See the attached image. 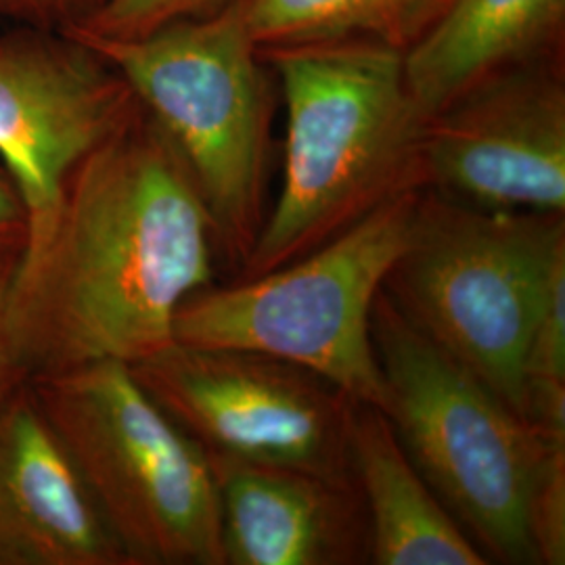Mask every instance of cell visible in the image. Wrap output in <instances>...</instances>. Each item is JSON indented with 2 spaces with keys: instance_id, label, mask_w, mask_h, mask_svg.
<instances>
[{
  "instance_id": "7",
  "label": "cell",
  "mask_w": 565,
  "mask_h": 565,
  "mask_svg": "<svg viewBox=\"0 0 565 565\" xmlns=\"http://www.w3.org/2000/svg\"><path fill=\"white\" fill-rule=\"evenodd\" d=\"M422 189L377 207L340 237L294 263L182 302L174 342L275 356L384 408L373 343V303L406 245Z\"/></svg>"
},
{
  "instance_id": "20",
  "label": "cell",
  "mask_w": 565,
  "mask_h": 565,
  "mask_svg": "<svg viewBox=\"0 0 565 565\" xmlns=\"http://www.w3.org/2000/svg\"><path fill=\"white\" fill-rule=\"evenodd\" d=\"M99 4L102 0H0V9L11 15L61 30L84 20Z\"/></svg>"
},
{
  "instance_id": "10",
  "label": "cell",
  "mask_w": 565,
  "mask_h": 565,
  "mask_svg": "<svg viewBox=\"0 0 565 565\" xmlns=\"http://www.w3.org/2000/svg\"><path fill=\"white\" fill-rule=\"evenodd\" d=\"M424 184L484 210L565 214L564 57L494 74L429 116Z\"/></svg>"
},
{
  "instance_id": "2",
  "label": "cell",
  "mask_w": 565,
  "mask_h": 565,
  "mask_svg": "<svg viewBox=\"0 0 565 565\" xmlns=\"http://www.w3.org/2000/svg\"><path fill=\"white\" fill-rule=\"evenodd\" d=\"M285 102L281 189L235 279L294 263L424 189V114L403 51L373 41L260 49Z\"/></svg>"
},
{
  "instance_id": "11",
  "label": "cell",
  "mask_w": 565,
  "mask_h": 565,
  "mask_svg": "<svg viewBox=\"0 0 565 565\" xmlns=\"http://www.w3.org/2000/svg\"><path fill=\"white\" fill-rule=\"evenodd\" d=\"M0 565H130L23 385L0 408Z\"/></svg>"
},
{
  "instance_id": "16",
  "label": "cell",
  "mask_w": 565,
  "mask_h": 565,
  "mask_svg": "<svg viewBox=\"0 0 565 565\" xmlns=\"http://www.w3.org/2000/svg\"><path fill=\"white\" fill-rule=\"evenodd\" d=\"M522 417L545 440L565 443V264L551 279L525 345Z\"/></svg>"
},
{
  "instance_id": "6",
  "label": "cell",
  "mask_w": 565,
  "mask_h": 565,
  "mask_svg": "<svg viewBox=\"0 0 565 565\" xmlns=\"http://www.w3.org/2000/svg\"><path fill=\"white\" fill-rule=\"evenodd\" d=\"M384 413L406 455L488 564L539 565L527 532L545 440L390 302L373 303Z\"/></svg>"
},
{
  "instance_id": "12",
  "label": "cell",
  "mask_w": 565,
  "mask_h": 565,
  "mask_svg": "<svg viewBox=\"0 0 565 565\" xmlns=\"http://www.w3.org/2000/svg\"><path fill=\"white\" fill-rule=\"evenodd\" d=\"M207 461L221 499L224 565L371 564L359 486L285 467Z\"/></svg>"
},
{
  "instance_id": "21",
  "label": "cell",
  "mask_w": 565,
  "mask_h": 565,
  "mask_svg": "<svg viewBox=\"0 0 565 565\" xmlns=\"http://www.w3.org/2000/svg\"><path fill=\"white\" fill-rule=\"evenodd\" d=\"M25 242V212L18 189L0 168V245L20 249Z\"/></svg>"
},
{
  "instance_id": "14",
  "label": "cell",
  "mask_w": 565,
  "mask_h": 565,
  "mask_svg": "<svg viewBox=\"0 0 565 565\" xmlns=\"http://www.w3.org/2000/svg\"><path fill=\"white\" fill-rule=\"evenodd\" d=\"M350 459L369 520L371 564H488L425 482L377 404L354 401Z\"/></svg>"
},
{
  "instance_id": "8",
  "label": "cell",
  "mask_w": 565,
  "mask_h": 565,
  "mask_svg": "<svg viewBox=\"0 0 565 565\" xmlns=\"http://www.w3.org/2000/svg\"><path fill=\"white\" fill-rule=\"evenodd\" d=\"M130 371L207 459L356 484L350 459L354 398L300 364L174 342Z\"/></svg>"
},
{
  "instance_id": "15",
  "label": "cell",
  "mask_w": 565,
  "mask_h": 565,
  "mask_svg": "<svg viewBox=\"0 0 565 565\" xmlns=\"http://www.w3.org/2000/svg\"><path fill=\"white\" fill-rule=\"evenodd\" d=\"M260 49L373 41L406 51L440 18L448 0H237Z\"/></svg>"
},
{
  "instance_id": "17",
  "label": "cell",
  "mask_w": 565,
  "mask_h": 565,
  "mask_svg": "<svg viewBox=\"0 0 565 565\" xmlns=\"http://www.w3.org/2000/svg\"><path fill=\"white\" fill-rule=\"evenodd\" d=\"M235 0H102V4L78 23L63 28L105 39H137L166 25L216 13Z\"/></svg>"
},
{
  "instance_id": "1",
  "label": "cell",
  "mask_w": 565,
  "mask_h": 565,
  "mask_svg": "<svg viewBox=\"0 0 565 565\" xmlns=\"http://www.w3.org/2000/svg\"><path fill=\"white\" fill-rule=\"evenodd\" d=\"M218 254L189 168L139 105L76 168L41 247L18 256L7 327L21 377L156 356Z\"/></svg>"
},
{
  "instance_id": "5",
  "label": "cell",
  "mask_w": 565,
  "mask_h": 565,
  "mask_svg": "<svg viewBox=\"0 0 565 565\" xmlns=\"http://www.w3.org/2000/svg\"><path fill=\"white\" fill-rule=\"evenodd\" d=\"M30 390L130 565H224L210 461L128 364H84Z\"/></svg>"
},
{
  "instance_id": "9",
  "label": "cell",
  "mask_w": 565,
  "mask_h": 565,
  "mask_svg": "<svg viewBox=\"0 0 565 565\" xmlns=\"http://www.w3.org/2000/svg\"><path fill=\"white\" fill-rule=\"evenodd\" d=\"M137 111L120 74L76 39L0 41V168L25 212L20 256L53 231L76 168Z\"/></svg>"
},
{
  "instance_id": "19",
  "label": "cell",
  "mask_w": 565,
  "mask_h": 565,
  "mask_svg": "<svg viewBox=\"0 0 565 565\" xmlns=\"http://www.w3.org/2000/svg\"><path fill=\"white\" fill-rule=\"evenodd\" d=\"M18 256H20V249L0 245V408L13 396V392L20 387L23 380L20 366L13 356L9 327H7V302H9V289L13 281Z\"/></svg>"
},
{
  "instance_id": "4",
  "label": "cell",
  "mask_w": 565,
  "mask_h": 565,
  "mask_svg": "<svg viewBox=\"0 0 565 565\" xmlns=\"http://www.w3.org/2000/svg\"><path fill=\"white\" fill-rule=\"evenodd\" d=\"M562 264L565 214L484 210L422 189L384 294L522 417L525 345Z\"/></svg>"
},
{
  "instance_id": "18",
  "label": "cell",
  "mask_w": 565,
  "mask_h": 565,
  "mask_svg": "<svg viewBox=\"0 0 565 565\" xmlns=\"http://www.w3.org/2000/svg\"><path fill=\"white\" fill-rule=\"evenodd\" d=\"M527 532L536 564H565V443L546 448L530 494Z\"/></svg>"
},
{
  "instance_id": "13",
  "label": "cell",
  "mask_w": 565,
  "mask_h": 565,
  "mask_svg": "<svg viewBox=\"0 0 565 565\" xmlns=\"http://www.w3.org/2000/svg\"><path fill=\"white\" fill-rule=\"evenodd\" d=\"M565 0H448L403 53L404 78L425 120L511 67L564 57Z\"/></svg>"
},
{
  "instance_id": "3",
  "label": "cell",
  "mask_w": 565,
  "mask_h": 565,
  "mask_svg": "<svg viewBox=\"0 0 565 565\" xmlns=\"http://www.w3.org/2000/svg\"><path fill=\"white\" fill-rule=\"evenodd\" d=\"M95 51L128 84L179 151L237 268L266 218L270 90L260 46L239 2L137 39L63 32Z\"/></svg>"
}]
</instances>
